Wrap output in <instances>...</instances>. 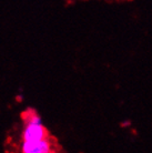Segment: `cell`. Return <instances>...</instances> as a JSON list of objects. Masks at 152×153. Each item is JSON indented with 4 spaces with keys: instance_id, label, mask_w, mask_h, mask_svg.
I'll list each match as a JSON object with an SVG mask.
<instances>
[{
    "instance_id": "2",
    "label": "cell",
    "mask_w": 152,
    "mask_h": 153,
    "mask_svg": "<svg viewBox=\"0 0 152 153\" xmlns=\"http://www.w3.org/2000/svg\"><path fill=\"white\" fill-rule=\"evenodd\" d=\"M50 143L47 139H42L40 141H23L22 152L23 153H48L51 152Z\"/></svg>"
},
{
    "instance_id": "1",
    "label": "cell",
    "mask_w": 152,
    "mask_h": 153,
    "mask_svg": "<svg viewBox=\"0 0 152 153\" xmlns=\"http://www.w3.org/2000/svg\"><path fill=\"white\" fill-rule=\"evenodd\" d=\"M46 129L41 124V119L36 113H31L27 120V126L23 131V141H40L46 139Z\"/></svg>"
},
{
    "instance_id": "3",
    "label": "cell",
    "mask_w": 152,
    "mask_h": 153,
    "mask_svg": "<svg viewBox=\"0 0 152 153\" xmlns=\"http://www.w3.org/2000/svg\"><path fill=\"white\" fill-rule=\"evenodd\" d=\"M130 122H126V123H122V126H129Z\"/></svg>"
}]
</instances>
